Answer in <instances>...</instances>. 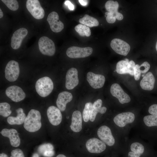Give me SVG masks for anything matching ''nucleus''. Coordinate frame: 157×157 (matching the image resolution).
Segmentation results:
<instances>
[{
	"mask_svg": "<svg viewBox=\"0 0 157 157\" xmlns=\"http://www.w3.org/2000/svg\"><path fill=\"white\" fill-rule=\"evenodd\" d=\"M41 115L40 112L34 109L28 112L25 119L24 127L27 131L34 132L39 130L42 126Z\"/></svg>",
	"mask_w": 157,
	"mask_h": 157,
	"instance_id": "f257e3e1",
	"label": "nucleus"
},
{
	"mask_svg": "<svg viewBox=\"0 0 157 157\" xmlns=\"http://www.w3.org/2000/svg\"><path fill=\"white\" fill-rule=\"evenodd\" d=\"M35 88L38 94L42 97L49 95L53 88V84L51 79L47 76H44L36 81Z\"/></svg>",
	"mask_w": 157,
	"mask_h": 157,
	"instance_id": "f03ea898",
	"label": "nucleus"
},
{
	"mask_svg": "<svg viewBox=\"0 0 157 157\" xmlns=\"http://www.w3.org/2000/svg\"><path fill=\"white\" fill-rule=\"evenodd\" d=\"M38 44L40 51L42 54L51 56L55 54L56 48L54 43L48 37L42 36L40 38Z\"/></svg>",
	"mask_w": 157,
	"mask_h": 157,
	"instance_id": "7ed1b4c3",
	"label": "nucleus"
},
{
	"mask_svg": "<svg viewBox=\"0 0 157 157\" xmlns=\"http://www.w3.org/2000/svg\"><path fill=\"white\" fill-rule=\"evenodd\" d=\"M92 48L90 47H80L72 46L67 49L66 53L68 57L76 58L88 57L92 53Z\"/></svg>",
	"mask_w": 157,
	"mask_h": 157,
	"instance_id": "20e7f679",
	"label": "nucleus"
},
{
	"mask_svg": "<svg viewBox=\"0 0 157 157\" xmlns=\"http://www.w3.org/2000/svg\"><path fill=\"white\" fill-rule=\"evenodd\" d=\"M26 5L27 10L34 18L39 19L44 17V11L38 0H27Z\"/></svg>",
	"mask_w": 157,
	"mask_h": 157,
	"instance_id": "39448f33",
	"label": "nucleus"
},
{
	"mask_svg": "<svg viewBox=\"0 0 157 157\" xmlns=\"http://www.w3.org/2000/svg\"><path fill=\"white\" fill-rule=\"evenodd\" d=\"M19 74V68L18 63L14 60L9 61L5 69V77L6 79L10 82L15 81Z\"/></svg>",
	"mask_w": 157,
	"mask_h": 157,
	"instance_id": "423d86ee",
	"label": "nucleus"
},
{
	"mask_svg": "<svg viewBox=\"0 0 157 157\" xmlns=\"http://www.w3.org/2000/svg\"><path fill=\"white\" fill-rule=\"evenodd\" d=\"M110 45L111 48L115 52L124 56L128 54L130 49L129 44L119 39H113L111 42Z\"/></svg>",
	"mask_w": 157,
	"mask_h": 157,
	"instance_id": "0eeeda50",
	"label": "nucleus"
},
{
	"mask_svg": "<svg viewBox=\"0 0 157 157\" xmlns=\"http://www.w3.org/2000/svg\"><path fill=\"white\" fill-rule=\"evenodd\" d=\"M6 96L13 101L18 102L24 99L26 94L22 89L16 85L8 87L6 90Z\"/></svg>",
	"mask_w": 157,
	"mask_h": 157,
	"instance_id": "6e6552de",
	"label": "nucleus"
},
{
	"mask_svg": "<svg viewBox=\"0 0 157 157\" xmlns=\"http://www.w3.org/2000/svg\"><path fill=\"white\" fill-rule=\"evenodd\" d=\"M98 136L101 140L108 145L113 146L115 143V140L111 130L108 126L104 125L101 126L97 131Z\"/></svg>",
	"mask_w": 157,
	"mask_h": 157,
	"instance_id": "1a4fd4ad",
	"label": "nucleus"
},
{
	"mask_svg": "<svg viewBox=\"0 0 157 157\" xmlns=\"http://www.w3.org/2000/svg\"><path fill=\"white\" fill-rule=\"evenodd\" d=\"M86 148L89 152L93 153H99L106 149L105 144L96 138L89 139L86 143Z\"/></svg>",
	"mask_w": 157,
	"mask_h": 157,
	"instance_id": "9d476101",
	"label": "nucleus"
},
{
	"mask_svg": "<svg viewBox=\"0 0 157 157\" xmlns=\"http://www.w3.org/2000/svg\"><path fill=\"white\" fill-rule=\"evenodd\" d=\"M110 92L112 96L117 98L121 104L129 103L131 101L129 95L117 83H114L111 85Z\"/></svg>",
	"mask_w": 157,
	"mask_h": 157,
	"instance_id": "9b49d317",
	"label": "nucleus"
},
{
	"mask_svg": "<svg viewBox=\"0 0 157 157\" xmlns=\"http://www.w3.org/2000/svg\"><path fill=\"white\" fill-rule=\"evenodd\" d=\"M47 21L50 25V28L53 32H60L64 28L63 23L59 20L58 14L55 11H53L49 14Z\"/></svg>",
	"mask_w": 157,
	"mask_h": 157,
	"instance_id": "f8f14e48",
	"label": "nucleus"
},
{
	"mask_svg": "<svg viewBox=\"0 0 157 157\" xmlns=\"http://www.w3.org/2000/svg\"><path fill=\"white\" fill-rule=\"evenodd\" d=\"M79 80L77 69L74 67L69 69L66 76L65 87L68 90L73 89L78 84Z\"/></svg>",
	"mask_w": 157,
	"mask_h": 157,
	"instance_id": "ddd939ff",
	"label": "nucleus"
},
{
	"mask_svg": "<svg viewBox=\"0 0 157 157\" xmlns=\"http://www.w3.org/2000/svg\"><path fill=\"white\" fill-rule=\"evenodd\" d=\"M135 118V115L133 113L126 112L117 115L114 118L113 121L117 125L122 127L128 124L133 122Z\"/></svg>",
	"mask_w": 157,
	"mask_h": 157,
	"instance_id": "4468645a",
	"label": "nucleus"
},
{
	"mask_svg": "<svg viewBox=\"0 0 157 157\" xmlns=\"http://www.w3.org/2000/svg\"><path fill=\"white\" fill-rule=\"evenodd\" d=\"M87 80L92 88L98 89L102 88L104 85L105 78L103 75L89 72L87 74Z\"/></svg>",
	"mask_w": 157,
	"mask_h": 157,
	"instance_id": "2eb2a0df",
	"label": "nucleus"
},
{
	"mask_svg": "<svg viewBox=\"0 0 157 157\" xmlns=\"http://www.w3.org/2000/svg\"><path fill=\"white\" fill-rule=\"evenodd\" d=\"M28 31L27 29L22 28L17 30L13 33L11 39V46L16 49L19 48L23 40L27 35Z\"/></svg>",
	"mask_w": 157,
	"mask_h": 157,
	"instance_id": "dca6fc26",
	"label": "nucleus"
},
{
	"mask_svg": "<svg viewBox=\"0 0 157 157\" xmlns=\"http://www.w3.org/2000/svg\"><path fill=\"white\" fill-rule=\"evenodd\" d=\"M47 115L50 123L57 126L61 122L62 116L60 110L54 106H51L47 109Z\"/></svg>",
	"mask_w": 157,
	"mask_h": 157,
	"instance_id": "f3484780",
	"label": "nucleus"
},
{
	"mask_svg": "<svg viewBox=\"0 0 157 157\" xmlns=\"http://www.w3.org/2000/svg\"><path fill=\"white\" fill-rule=\"evenodd\" d=\"M1 133L3 136L9 138L10 144L12 146L17 147L20 145V138L16 129H4L1 131Z\"/></svg>",
	"mask_w": 157,
	"mask_h": 157,
	"instance_id": "a211bd4d",
	"label": "nucleus"
},
{
	"mask_svg": "<svg viewBox=\"0 0 157 157\" xmlns=\"http://www.w3.org/2000/svg\"><path fill=\"white\" fill-rule=\"evenodd\" d=\"M73 98L72 94L67 91L60 92L58 95L56 101L58 108L60 111L65 110L67 104L71 101Z\"/></svg>",
	"mask_w": 157,
	"mask_h": 157,
	"instance_id": "6ab92c4d",
	"label": "nucleus"
},
{
	"mask_svg": "<svg viewBox=\"0 0 157 157\" xmlns=\"http://www.w3.org/2000/svg\"><path fill=\"white\" fill-rule=\"evenodd\" d=\"M73 131L78 132L82 129V116L81 112L78 110L73 112L72 118V122L70 126Z\"/></svg>",
	"mask_w": 157,
	"mask_h": 157,
	"instance_id": "aec40b11",
	"label": "nucleus"
},
{
	"mask_svg": "<svg viewBox=\"0 0 157 157\" xmlns=\"http://www.w3.org/2000/svg\"><path fill=\"white\" fill-rule=\"evenodd\" d=\"M155 80L153 74L151 72L147 73L140 81V85L145 90H151L154 87Z\"/></svg>",
	"mask_w": 157,
	"mask_h": 157,
	"instance_id": "412c9836",
	"label": "nucleus"
},
{
	"mask_svg": "<svg viewBox=\"0 0 157 157\" xmlns=\"http://www.w3.org/2000/svg\"><path fill=\"white\" fill-rule=\"evenodd\" d=\"M119 5L117 1L109 0L105 4V7L108 12L114 16L117 20H121L123 18V16L118 12Z\"/></svg>",
	"mask_w": 157,
	"mask_h": 157,
	"instance_id": "4be33fe9",
	"label": "nucleus"
},
{
	"mask_svg": "<svg viewBox=\"0 0 157 157\" xmlns=\"http://www.w3.org/2000/svg\"><path fill=\"white\" fill-rule=\"evenodd\" d=\"M102 101L99 99L95 101L93 104L92 109L90 120L92 122L94 121L98 113L103 114L105 113L107 108L105 107H101Z\"/></svg>",
	"mask_w": 157,
	"mask_h": 157,
	"instance_id": "5701e85b",
	"label": "nucleus"
},
{
	"mask_svg": "<svg viewBox=\"0 0 157 157\" xmlns=\"http://www.w3.org/2000/svg\"><path fill=\"white\" fill-rule=\"evenodd\" d=\"M17 115L16 117H9L7 121L8 123L11 125H20L22 124L26 117L25 114L22 108H19L16 110Z\"/></svg>",
	"mask_w": 157,
	"mask_h": 157,
	"instance_id": "b1692460",
	"label": "nucleus"
},
{
	"mask_svg": "<svg viewBox=\"0 0 157 157\" xmlns=\"http://www.w3.org/2000/svg\"><path fill=\"white\" fill-rule=\"evenodd\" d=\"M54 147L51 143L44 144L40 145L38 149V152L44 156L51 157L53 156L55 152Z\"/></svg>",
	"mask_w": 157,
	"mask_h": 157,
	"instance_id": "393cba45",
	"label": "nucleus"
},
{
	"mask_svg": "<svg viewBox=\"0 0 157 157\" xmlns=\"http://www.w3.org/2000/svg\"><path fill=\"white\" fill-rule=\"evenodd\" d=\"M79 22L81 24L91 27L97 26L99 25V22L96 19L87 14L80 19Z\"/></svg>",
	"mask_w": 157,
	"mask_h": 157,
	"instance_id": "a878e982",
	"label": "nucleus"
},
{
	"mask_svg": "<svg viewBox=\"0 0 157 157\" xmlns=\"http://www.w3.org/2000/svg\"><path fill=\"white\" fill-rule=\"evenodd\" d=\"M129 62V60L127 58L118 62L116 69L117 73L119 74H128V65Z\"/></svg>",
	"mask_w": 157,
	"mask_h": 157,
	"instance_id": "bb28decb",
	"label": "nucleus"
},
{
	"mask_svg": "<svg viewBox=\"0 0 157 157\" xmlns=\"http://www.w3.org/2000/svg\"><path fill=\"white\" fill-rule=\"evenodd\" d=\"M75 30L81 36H90L91 34V31L90 28L81 24H78L75 26Z\"/></svg>",
	"mask_w": 157,
	"mask_h": 157,
	"instance_id": "cd10ccee",
	"label": "nucleus"
},
{
	"mask_svg": "<svg viewBox=\"0 0 157 157\" xmlns=\"http://www.w3.org/2000/svg\"><path fill=\"white\" fill-rule=\"evenodd\" d=\"M93 104L90 102H87L85 105L83 112V117L84 122H87L90 119Z\"/></svg>",
	"mask_w": 157,
	"mask_h": 157,
	"instance_id": "c85d7f7f",
	"label": "nucleus"
},
{
	"mask_svg": "<svg viewBox=\"0 0 157 157\" xmlns=\"http://www.w3.org/2000/svg\"><path fill=\"white\" fill-rule=\"evenodd\" d=\"M144 122L147 126L151 127L157 126V115H148L144 116L143 118Z\"/></svg>",
	"mask_w": 157,
	"mask_h": 157,
	"instance_id": "c756f323",
	"label": "nucleus"
},
{
	"mask_svg": "<svg viewBox=\"0 0 157 157\" xmlns=\"http://www.w3.org/2000/svg\"><path fill=\"white\" fill-rule=\"evenodd\" d=\"M10 104L6 102H2L0 104V115L5 117L9 116L11 113Z\"/></svg>",
	"mask_w": 157,
	"mask_h": 157,
	"instance_id": "7c9ffc66",
	"label": "nucleus"
},
{
	"mask_svg": "<svg viewBox=\"0 0 157 157\" xmlns=\"http://www.w3.org/2000/svg\"><path fill=\"white\" fill-rule=\"evenodd\" d=\"M130 149L132 152L140 155L144 151V147L143 145L138 142H135L132 143L131 145Z\"/></svg>",
	"mask_w": 157,
	"mask_h": 157,
	"instance_id": "2f4dec72",
	"label": "nucleus"
},
{
	"mask_svg": "<svg viewBox=\"0 0 157 157\" xmlns=\"http://www.w3.org/2000/svg\"><path fill=\"white\" fill-rule=\"evenodd\" d=\"M1 1L9 9L15 11L18 8L19 4L17 0H2Z\"/></svg>",
	"mask_w": 157,
	"mask_h": 157,
	"instance_id": "473e14b6",
	"label": "nucleus"
},
{
	"mask_svg": "<svg viewBox=\"0 0 157 157\" xmlns=\"http://www.w3.org/2000/svg\"><path fill=\"white\" fill-rule=\"evenodd\" d=\"M150 65L147 62H144L139 66L140 71L142 73L147 72L149 70Z\"/></svg>",
	"mask_w": 157,
	"mask_h": 157,
	"instance_id": "72a5a7b5",
	"label": "nucleus"
},
{
	"mask_svg": "<svg viewBox=\"0 0 157 157\" xmlns=\"http://www.w3.org/2000/svg\"><path fill=\"white\" fill-rule=\"evenodd\" d=\"M11 154V156L10 157H24L23 151L19 149L12 150Z\"/></svg>",
	"mask_w": 157,
	"mask_h": 157,
	"instance_id": "f704fd0d",
	"label": "nucleus"
},
{
	"mask_svg": "<svg viewBox=\"0 0 157 157\" xmlns=\"http://www.w3.org/2000/svg\"><path fill=\"white\" fill-rule=\"evenodd\" d=\"M135 65V63L133 60H131L129 62L128 65V74L131 76H134Z\"/></svg>",
	"mask_w": 157,
	"mask_h": 157,
	"instance_id": "c9c22d12",
	"label": "nucleus"
},
{
	"mask_svg": "<svg viewBox=\"0 0 157 157\" xmlns=\"http://www.w3.org/2000/svg\"><path fill=\"white\" fill-rule=\"evenodd\" d=\"M139 66L138 64L136 65L135 66L134 76L135 79L136 81L140 79L141 73L140 70Z\"/></svg>",
	"mask_w": 157,
	"mask_h": 157,
	"instance_id": "e433bc0d",
	"label": "nucleus"
},
{
	"mask_svg": "<svg viewBox=\"0 0 157 157\" xmlns=\"http://www.w3.org/2000/svg\"><path fill=\"white\" fill-rule=\"evenodd\" d=\"M105 15H107L106 19L107 22L109 23H113L116 21V18L110 13L106 12Z\"/></svg>",
	"mask_w": 157,
	"mask_h": 157,
	"instance_id": "4c0bfd02",
	"label": "nucleus"
},
{
	"mask_svg": "<svg viewBox=\"0 0 157 157\" xmlns=\"http://www.w3.org/2000/svg\"><path fill=\"white\" fill-rule=\"evenodd\" d=\"M148 112L152 115H157V104L151 105L149 108Z\"/></svg>",
	"mask_w": 157,
	"mask_h": 157,
	"instance_id": "58836bf2",
	"label": "nucleus"
},
{
	"mask_svg": "<svg viewBox=\"0 0 157 157\" xmlns=\"http://www.w3.org/2000/svg\"><path fill=\"white\" fill-rule=\"evenodd\" d=\"M67 6L69 9L71 10H73L74 9V5L71 2L68 0L66 1L64 3Z\"/></svg>",
	"mask_w": 157,
	"mask_h": 157,
	"instance_id": "ea45409f",
	"label": "nucleus"
},
{
	"mask_svg": "<svg viewBox=\"0 0 157 157\" xmlns=\"http://www.w3.org/2000/svg\"><path fill=\"white\" fill-rule=\"evenodd\" d=\"M140 155L132 151L129 152L128 157H140Z\"/></svg>",
	"mask_w": 157,
	"mask_h": 157,
	"instance_id": "a19ab883",
	"label": "nucleus"
},
{
	"mask_svg": "<svg viewBox=\"0 0 157 157\" xmlns=\"http://www.w3.org/2000/svg\"><path fill=\"white\" fill-rule=\"evenodd\" d=\"M78 2L80 4L83 6H86L87 5L88 1L86 0H79Z\"/></svg>",
	"mask_w": 157,
	"mask_h": 157,
	"instance_id": "79ce46f5",
	"label": "nucleus"
},
{
	"mask_svg": "<svg viewBox=\"0 0 157 157\" xmlns=\"http://www.w3.org/2000/svg\"><path fill=\"white\" fill-rule=\"evenodd\" d=\"M0 157H8V156L6 154L2 153L0 154Z\"/></svg>",
	"mask_w": 157,
	"mask_h": 157,
	"instance_id": "37998d69",
	"label": "nucleus"
},
{
	"mask_svg": "<svg viewBox=\"0 0 157 157\" xmlns=\"http://www.w3.org/2000/svg\"><path fill=\"white\" fill-rule=\"evenodd\" d=\"M3 16V13L1 9H0V18H1Z\"/></svg>",
	"mask_w": 157,
	"mask_h": 157,
	"instance_id": "c03bdc74",
	"label": "nucleus"
},
{
	"mask_svg": "<svg viewBox=\"0 0 157 157\" xmlns=\"http://www.w3.org/2000/svg\"><path fill=\"white\" fill-rule=\"evenodd\" d=\"M56 157H66V156L64 155L60 154L57 155Z\"/></svg>",
	"mask_w": 157,
	"mask_h": 157,
	"instance_id": "a18cd8bd",
	"label": "nucleus"
},
{
	"mask_svg": "<svg viewBox=\"0 0 157 157\" xmlns=\"http://www.w3.org/2000/svg\"><path fill=\"white\" fill-rule=\"evenodd\" d=\"M32 157H39L38 154L37 153L34 154L32 156Z\"/></svg>",
	"mask_w": 157,
	"mask_h": 157,
	"instance_id": "49530a36",
	"label": "nucleus"
},
{
	"mask_svg": "<svg viewBox=\"0 0 157 157\" xmlns=\"http://www.w3.org/2000/svg\"><path fill=\"white\" fill-rule=\"evenodd\" d=\"M156 51H157V41L156 42Z\"/></svg>",
	"mask_w": 157,
	"mask_h": 157,
	"instance_id": "de8ad7c7",
	"label": "nucleus"
}]
</instances>
